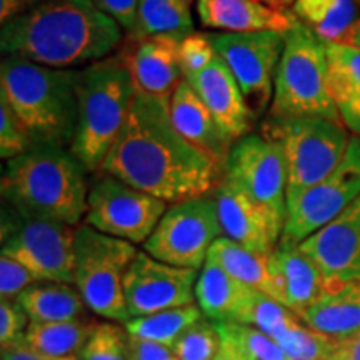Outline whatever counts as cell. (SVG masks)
<instances>
[{"label":"cell","mask_w":360,"mask_h":360,"mask_svg":"<svg viewBox=\"0 0 360 360\" xmlns=\"http://www.w3.org/2000/svg\"><path fill=\"white\" fill-rule=\"evenodd\" d=\"M297 321H300V317H297L292 310L283 307L282 304H278L272 297L257 292L249 304V307L242 314L238 323L252 326L265 332L267 335L274 337Z\"/></svg>","instance_id":"34"},{"label":"cell","mask_w":360,"mask_h":360,"mask_svg":"<svg viewBox=\"0 0 360 360\" xmlns=\"http://www.w3.org/2000/svg\"><path fill=\"white\" fill-rule=\"evenodd\" d=\"M32 148V142L13 115L6 101L0 98V155L12 160Z\"/></svg>","instance_id":"37"},{"label":"cell","mask_w":360,"mask_h":360,"mask_svg":"<svg viewBox=\"0 0 360 360\" xmlns=\"http://www.w3.org/2000/svg\"><path fill=\"white\" fill-rule=\"evenodd\" d=\"M265 2L270 4V6L278 7V8H285L289 4H294L295 0H265Z\"/></svg>","instance_id":"48"},{"label":"cell","mask_w":360,"mask_h":360,"mask_svg":"<svg viewBox=\"0 0 360 360\" xmlns=\"http://www.w3.org/2000/svg\"><path fill=\"white\" fill-rule=\"evenodd\" d=\"M193 34V19L188 0H141L137 30L132 39L174 37L186 39Z\"/></svg>","instance_id":"30"},{"label":"cell","mask_w":360,"mask_h":360,"mask_svg":"<svg viewBox=\"0 0 360 360\" xmlns=\"http://www.w3.org/2000/svg\"><path fill=\"white\" fill-rule=\"evenodd\" d=\"M214 199L217 202L224 237L254 254L269 257L282 237L274 231L264 210L242 188L225 177L215 187Z\"/></svg>","instance_id":"19"},{"label":"cell","mask_w":360,"mask_h":360,"mask_svg":"<svg viewBox=\"0 0 360 360\" xmlns=\"http://www.w3.org/2000/svg\"><path fill=\"white\" fill-rule=\"evenodd\" d=\"M135 40L132 51L124 52L135 87L139 92L170 101L184 80L180 40L164 35Z\"/></svg>","instance_id":"21"},{"label":"cell","mask_w":360,"mask_h":360,"mask_svg":"<svg viewBox=\"0 0 360 360\" xmlns=\"http://www.w3.org/2000/svg\"><path fill=\"white\" fill-rule=\"evenodd\" d=\"M264 2H265V0H264Z\"/></svg>","instance_id":"51"},{"label":"cell","mask_w":360,"mask_h":360,"mask_svg":"<svg viewBox=\"0 0 360 360\" xmlns=\"http://www.w3.org/2000/svg\"><path fill=\"white\" fill-rule=\"evenodd\" d=\"M170 117L186 141L225 165L232 143L224 137L210 110L186 79L170 98Z\"/></svg>","instance_id":"22"},{"label":"cell","mask_w":360,"mask_h":360,"mask_svg":"<svg viewBox=\"0 0 360 360\" xmlns=\"http://www.w3.org/2000/svg\"><path fill=\"white\" fill-rule=\"evenodd\" d=\"M40 282L25 265L2 255L0 257V297L2 300H15L30 285Z\"/></svg>","instance_id":"38"},{"label":"cell","mask_w":360,"mask_h":360,"mask_svg":"<svg viewBox=\"0 0 360 360\" xmlns=\"http://www.w3.org/2000/svg\"><path fill=\"white\" fill-rule=\"evenodd\" d=\"M214 51L236 77L254 120L262 117L274 98L277 67L285 34H210Z\"/></svg>","instance_id":"13"},{"label":"cell","mask_w":360,"mask_h":360,"mask_svg":"<svg viewBox=\"0 0 360 360\" xmlns=\"http://www.w3.org/2000/svg\"><path fill=\"white\" fill-rule=\"evenodd\" d=\"M167 209L165 200L102 174L89 191L85 224L134 245L146 244Z\"/></svg>","instance_id":"12"},{"label":"cell","mask_w":360,"mask_h":360,"mask_svg":"<svg viewBox=\"0 0 360 360\" xmlns=\"http://www.w3.org/2000/svg\"><path fill=\"white\" fill-rule=\"evenodd\" d=\"M137 96L125 53L94 62L80 70L79 120L69 150L85 172H97L109 155Z\"/></svg>","instance_id":"5"},{"label":"cell","mask_w":360,"mask_h":360,"mask_svg":"<svg viewBox=\"0 0 360 360\" xmlns=\"http://www.w3.org/2000/svg\"><path fill=\"white\" fill-rule=\"evenodd\" d=\"M220 339L232 342L250 360H292L278 342L252 326L244 323H215Z\"/></svg>","instance_id":"33"},{"label":"cell","mask_w":360,"mask_h":360,"mask_svg":"<svg viewBox=\"0 0 360 360\" xmlns=\"http://www.w3.org/2000/svg\"><path fill=\"white\" fill-rule=\"evenodd\" d=\"M0 191L13 210L29 219L75 227L87 214L85 169L65 147L34 146L7 160Z\"/></svg>","instance_id":"3"},{"label":"cell","mask_w":360,"mask_h":360,"mask_svg":"<svg viewBox=\"0 0 360 360\" xmlns=\"http://www.w3.org/2000/svg\"><path fill=\"white\" fill-rule=\"evenodd\" d=\"M122 30L94 0H44L2 25L0 51L4 57L67 70L110 57Z\"/></svg>","instance_id":"2"},{"label":"cell","mask_w":360,"mask_h":360,"mask_svg":"<svg viewBox=\"0 0 360 360\" xmlns=\"http://www.w3.org/2000/svg\"><path fill=\"white\" fill-rule=\"evenodd\" d=\"M98 323L87 319L64 322H30L24 340L30 347L53 357H77Z\"/></svg>","instance_id":"28"},{"label":"cell","mask_w":360,"mask_h":360,"mask_svg":"<svg viewBox=\"0 0 360 360\" xmlns=\"http://www.w3.org/2000/svg\"><path fill=\"white\" fill-rule=\"evenodd\" d=\"M217 56L210 42V34H191L180 40V60H182L184 77L187 74L204 69Z\"/></svg>","instance_id":"39"},{"label":"cell","mask_w":360,"mask_h":360,"mask_svg":"<svg viewBox=\"0 0 360 360\" xmlns=\"http://www.w3.org/2000/svg\"><path fill=\"white\" fill-rule=\"evenodd\" d=\"M129 360H179L172 347L137 337H129Z\"/></svg>","instance_id":"42"},{"label":"cell","mask_w":360,"mask_h":360,"mask_svg":"<svg viewBox=\"0 0 360 360\" xmlns=\"http://www.w3.org/2000/svg\"><path fill=\"white\" fill-rule=\"evenodd\" d=\"M224 177L242 188L267 215L282 237L287 224V169L276 143L249 134L233 142L224 165Z\"/></svg>","instance_id":"11"},{"label":"cell","mask_w":360,"mask_h":360,"mask_svg":"<svg viewBox=\"0 0 360 360\" xmlns=\"http://www.w3.org/2000/svg\"><path fill=\"white\" fill-rule=\"evenodd\" d=\"M344 44L360 47V20L352 27V30H350V32L347 34V37L344 39Z\"/></svg>","instance_id":"47"},{"label":"cell","mask_w":360,"mask_h":360,"mask_svg":"<svg viewBox=\"0 0 360 360\" xmlns=\"http://www.w3.org/2000/svg\"><path fill=\"white\" fill-rule=\"evenodd\" d=\"M276 300L302 321L304 314L328 290L317 264L295 242L281 238L269 255Z\"/></svg>","instance_id":"18"},{"label":"cell","mask_w":360,"mask_h":360,"mask_svg":"<svg viewBox=\"0 0 360 360\" xmlns=\"http://www.w3.org/2000/svg\"><path fill=\"white\" fill-rule=\"evenodd\" d=\"M202 319H204V314L200 307L187 305V307L164 310V312L146 315V317L130 319L125 323V330L129 332V335L137 337V339L159 342L167 347H174L175 342Z\"/></svg>","instance_id":"31"},{"label":"cell","mask_w":360,"mask_h":360,"mask_svg":"<svg viewBox=\"0 0 360 360\" xmlns=\"http://www.w3.org/2000/svg\"><path fill=\"white\" fill-rule=\"evenodd\" d=\"M129 337L115 323H98L77 360H129Z\"/></svg>","instance_id":"35"},{"label":"cell","mask_w":360,"mask_h":360,"mask_svg":"<svg viewBox=\"0 0 360 360\" xmlns=\"http://www.w3.org/2000/svg\"><path fill=\"white\" fill-rule=\"evenodd\" d=\"M199 274L175 267L139 252L124 277V297L130 319L193 305Z\"/></svg>","instance_id":"15"},{"label":"cell","mask_w":360,"mask_h":360,"mask_svg":"<svg viewBox=\"0 0 360 360\" xmlns=\"http://www.w3.org/2000/svg\"><path fill=\"white\" fill-rule=\"evenodd\" d=\"M74 283L87 309L103 319L127 323L124 277L139 250L134 244L84 224L75 231Z\"/></svg>","instance_id":"8"},{"label":"cell","mask_w":360,"mask_h":360,"mask_svg":"<svg viewBox=\"0 0 360 360\" xmlns=\"http://www.w3.org/2000/svg\"><path fill=\"white\" fill-rule=\"evenodd\" d=\"M29 323V315L17 300H2L0 302V345H7L24 337Z\"/></svg>","instance_id":"40"},{"label":"cell","mask_w":360,"mask_h":360,"mask_svg":"<svg viewBox=\"0 0 360 360\" xmlns=\"http://www.w3.org/2000/svg\"><path fill=\"white\" fill-rule=\"evenodd\" d=\"M302 322L335 340L360 335V281L328 289L304 314Z\"/></svg>","instance_id":"25"},{"label":"cell","mask_w":360,"mask_h":360,"mask_svg":"<svg viewBox=\"0 0 360 360\" xmlns=\"http://www.w3.org/2000/svg\"><path fill=\"white\" fill-rule=\"evenodd\" d=\"M220 344L222 339L215 323L202 319L175 342L172 349L179 360H212Z\"/></svg>","instance_id":"36"},{"label":"cell","mask_w":360,"mask_h":360,"mask_svg":"<svg viewBox=\"0 0 360 360\" xmlns=\"http://www.w3.org/2000/svg\"><path fill=\"white\" fill-rule=\"evenodd\" d=\"M75 231L12 209L2 219V255L25 265L40 282L74 283Z\"/></svg>","instance_id":"10"},{"label":"cell","mask_w":360,"mask_h":360,"mask_svg":"<svg viewBox=\"0 0 360 360\" xmlns=\"http://www.w3.org/2000/svg\"><path fill=\"white\" fill-rule=\"evenodd\" d=\"M188 2H191V4H192V2H193V0H188Z\"/></svg>","instance_id":"50"},{"label":"cell","mask_w":360,"mask_h":360,"mask_svg":"<svg viewBox=\"0 0 360 360\" xmlns=\"http://www.w3.org/2000/svg\"><path fill=\"white\" fill-rule=\"evenodd\" d=\"M209 260H214L220 265L229 276L237 278L252 289L262 292L276 300V289H274L272 277L269 272V257L254 254L245 247L236 244L227 237H220L215 240L209 252Z\"/></svg>","instance_id":"29"},{"label":"cell","mask_w":360,"mask_h":360,"mask_svg":"<svg viewBox=\"0 0 360 360\" xmlns=\"http://www.w3.org/2000/svg\"><path fill=\"white\" fill-rule=\"evenodd\" d=\"M299 245L321 269L328 289L360 281V197Z\"/></svg>","instance_id":"16"},{"label":"cell","mask_w":360,"mask_h":360,"mask_svg":"<svg viewBox=\"0 0 360 360\" xmlns=\"http://www.w3.org/2000/svg\"><path fill=\"white\" fill-rule=\"evenodd\" d=\"M360 197V137H350L339 165L287 205V224L282 238L300 244L321 231Z\"/></svg>","instance_id":"14"},{"label":"cell","mask_w":360,"mask_h":360,"mask_svg":"<svg viewBox=\"0 0 360 360\" xmlns=\"http://www.w3.org/2000/svg\"><path fill=\"white\" fill-rule=\"evenodd\" d=\"M212 360H250V359L247 357L240 349L236 347L232 342L222 339L219 352L215 354V357Z\"/></svg>","instance_id":"46"},{"label":"cell","mask_w":360,"mask_h":360,"mask_svg":"<svg viewBox=\"0 0 360 360\" xmlns=\"http://www.w3.org/2000/svg\"><path fill=\"white\" fill-rule=\"evenodd\" d=\"M330 360H360V335L339 340V345Z\"/></svg>","instance_id":"45"},{"label":"cell","mask_w":360,"mask_h":360,"mask_svg":"<svg viewBox=\"0 0 360 360\" xmlns=\"http://www.w3.org/2000/svg\"><path fill=\"white\" fill-rule=\"evenodd\" d=\"M327 89L342 124L360 137V47L327 42Z\"/></svg>","instance_id":"24"},{"label":"cell","mask_w":360,"mask_h":360,"mask_svg":"<svg viewBox=\"0 0 360 360\" xmlns=\"http://www.w3.org/2000/svg\"><path fill=\"white\" fill-rule=\"evenodd\" d=\"M40 2L44 0H0V22L6 25L7 22L39 6Z\"/></svg>","instance_id":"44"},{"label":"cell","mask_w":360,"mask_h":360,"mask_svg":"<svg viewBox=\"0 0 360 360\" xmlns=\"http://www.w3.org/2000/svg\"><path fill=\"white\" fill-rule=\"evenodd\" d=\"M257 292L207 259L195 285V300L210 322L238 323Z\"/></svg>","instance_id":"23"},{"label":"cell","mask_w":360,"mask_h":360,"mask_svg":"<svg viewBox=\"0 0 360 360\" xmlns=\"http://www.w3.org/2000/svg\"><path fill=\"white\" fill-rule=\"evenodd\" d=\"M2 360H77V357H53L30 347L20 337L19 340L2 345Z\"/></svg>","instance_id":"43"},{"label":"cell","mask_w":360,"mask_h":360,"mask_svg":"<svg viewBox=\"0 0 360 360\" xmlns=\"http://www.w3.org/2000/svg\"><path fill=\"white\" fill-rule=\"evenodd\" d=\"M195 11L205 29L224 34H287L299 22L292 12L264 0H195Z\"/></svg>","instance_id":"20"},{"label":"cell","mask_w":360,"mask_h":360,"mask_svg":"<svg viewBox=\"0 0 360 360\" xmlns=\"http://www.w3.org/2000/svg\"><path fill=\"white\" fill-rule=\"evenodd\" d=\"M326 45L300 22L285 34L269 115L321 117L342 124L327 89Z\"/></svg>","instance_id":"7"},{"label":"cell","mask_w":360,"mask_h":360,"mask_svg":"<svg viewBox=\"0 0 360 360\" xmlns=\"http://www.w3.org/2000/svg\"><path fill=\"white\" fill-rule=\"evenodd\" d=\"M292 360H330L339 340L321 334L297 321L272 337Z\"/></svg>","instance_id":"32"},{"label":"cell","mask_w":360,"mask_h":360,"mask_svg":"<svg viewBox=\"0 0 360 360\" xmlns=\"http://www.w3.org/2000/svg\"><path fill=\"white\" fill-rule=\"evenodd\" d=\"M101 174L175 204L215 191L224 165L180 135L170 117V101L137 90Z\"/></svg>","instance_id":"1"},{"label":"cell","mask_w":360,"mask_h":360,"mask_svg":"<svg viewBox=\"0 0 360 360\" xmlns=\"http://www.w3.org/2000/svg\"><path fill=\"white\" fill-rule=\"evenodd\" d=\"M97 7L112 17L129 35L137 30L139 4L141 0H94Z\"/></svg>","instance_id":"41"},{"label":"cell","mask_w":360,"mask_h":360,"mask_svg":"<svg viewBox=\"0 0 360 360\" xmlns=\"http://www.w3.org/2000/svg\"><path fill=\"white\" fill-rule=\"evenodd\" d=\"M184 79L205 103L229 142L233 143L249 135L255 120L236 77L222 58L215 56L204 69L187 74Z\"/></svg>","instance_id":"17"},{"label":"cell","mask_w":360,"mask_h":360,"mask_svg":"<svg viewBox=\"0 0 360 360\" xmlns=\"http://www.w3.org/2000/svg\"><path fill=\"white\" fill-rule=\"evenodd\" d=\"M262 137L281 148L287 169V205L334 170L347 150L344 124L321 117H272L262 124Z\"/></svg>","instance_id":"6"},{"label":"cell","mask_w":360,"mask_h":360,"mask_svg":"<svg viewBox=\"0 0 360 360\" xmlns=\"http://www.w3.org/2000/svg\"><path fill=\"white\" fill-rule=\"evenodd\" d=\"M80 70L51 69L4 57L0 98L34 146L70 148L79 120Z\"/></svg>","instance_id":"4"},{"label":"cell","mask_w":360,"mask_h":360,"mask_svg":"<svg viewBox=\"0 0 360 360\" xmlns=\"http://www.w3.org/2000/svg\"><path fill=\"white\" fill-rule=\"evenodd\" d=\"M222 236L214 197H192L169 207L143 244V252L175 267L199 270L209 259L215 240Z\"/></svg>","instance_id":"9"},{"label":"cell","mask_w":360,"mask_h":360,"mask_svg":"<svg viewBox=\"0 0 360 360\" xmlns=\"http://www.w3.org/2000/svg\"><path fill=\"white\" fill-rule=\"evenodd\" d=\"M30 322H64L82 319L85 302L72 283L37 282L17 297Z\"/></svg>","instance_id":"26"},{"label":"cell","mask_w":360,"mask_h":360,"mask_svg":"<svg viewBox=\"0 0 360 360\" xmlns=\"http://www.w3.org/2000/svg\"><path fill=\"white\" fill-rule=\"evenodd\" d=\"M292 13L323 42H344L360 20L355 0H295Z\"/></svg>","instance_id":"27"},{"label":"cell","mask_w":360,"mask_h":360,"mask_svg":"<svg viewBox=\"0 0 360 360\" xmlns=\"http://www.w3.org/2000/svg\"><path fill=\"white\" fill-rule=\"evenodd\" d=\"M355 2H357V4H359V6H360V0H355Z\"/></svg>","instance_id":"49"}]
</instances>
